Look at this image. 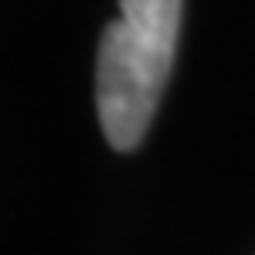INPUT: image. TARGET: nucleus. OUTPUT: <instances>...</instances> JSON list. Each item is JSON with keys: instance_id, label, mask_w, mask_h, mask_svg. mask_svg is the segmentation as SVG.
<instances>
[{"instance_id": "nucleus-1", "label": "nucleus", "mask_w": 255, "mask_h": 255, "mask_svg": "<svg viewBox=\"0 0 255 255\" xmlns=\"http://www.w3.org/2000/svg\"><path fill=\"white\" fill-rule=\"evenodd\" d=\"M184 0H121L96 57V110L114 149H135L156 114L181 36Z\"/></svg>"}]
</instances>
